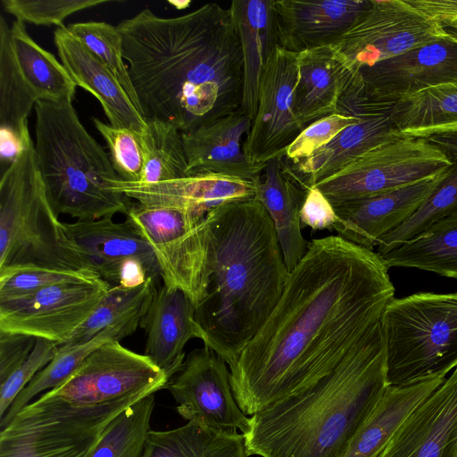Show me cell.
Instances as JSON below:
<instances>
[{"label": "cell", "instance_id": "6da1fadb", "mask_svg": "<svg viewBox=\"0 0 457 457\" xmlns=\"http://www.w3.org/2000/svg\"><path fill=\"white\" fill-rule=\"evenodd\" d=\"M394 296L373 250L338 235L309 242L273 312L229 367L241 411L253 416L332 372Z\"/></svg>", "mask_w": 457, "mask_h": 457}, {"label": "cell", "instance_id": "7a4b0ae2", "mask_svg": "<svg viewBox=\"0 0 457 457\" xmlns=\"http://www.w3.org/2000/svg\"><path fill=\"white\" fill-rule=\"evenodd\" d=\"M116 26L145 120L187 132L242 108L243 54L228 8L208 3L169 18L146 8Z\"/></svg>", "mask_w": 457, "mask_h": 457}, {"label": "cell", "instance_id": "3957f363", "mask_svg": "<svg viewBox=\"0 0 457 457\" xmlns=\"http://www.w3.org/2000/svg\"><path fill=\"white\" fill-rule=\"evenodd\" d=\"M208 282L195 319L204 345L231 367L278 304L288 277L273 222L255 198L207 215Z\"/></svg>", "mask_w": 457, "mask_h": 457}, {"label": "cell", "instance_id": "277c9868", "mask_svg": "<svg viewBox=\"0 0 457 457\" xmlns=\"http://www.w3.org/2000/svg\"><path fill=\"white\" fill-rule=\"evenodd\" d=\"M387 386L378 322L332 372L249 418L247 455L342 457Z\"/></svg>", "mask_w": 457, "mask_h": 457}, {"label": "cell", "instance_id": "5b68a950", "mask_svg": "<svg viewBox=\"0 0 457 457\" xmlns=\"http://www.w3.org/2000/svg\"><path fill=\"white\" fill-rule=\"evenodd\" d=\"M72 100L35 104V152L48 199L59 215L81 221L126 215L133 203L107 188L109 180L120 178L82 125Z\"/></svg>", "mask_w": 457, "mask_h": 457}, {"label": "cell", "instance_id": "8992f818", "mask_svg": "<svg viewBox=\"0 0 457 457\" xmlns=\"http://www.w3.org/2000/svg\"><path fill=\"white\" fill-rule=\"evenodd\" d=\"M27 265L91 270L48 199L32 138L0 180V271Z\"/></svg>", "mask_w": 457, "mask_h": 457}, {"label": "cell", "instance_id": "52a82bcc", "mask_svg": "<svg viewBox=\"0 0 457 457\" xmlns=\"http://www.w3.org/2000/svg\"><path fill=\"white\" fill-rule=\"evenodd\" d=\"M380 325L388 386L445 377L457 367V292L394 298Z\"/></svg>", "mask_w": 457, "mask_h": 457}, {"label": "cell", "instance_id": "ba28073f", "mask_svg": "<svg viewBox=\"0 0 457 457\" xmlns=\"http://www.w3.org/2000/svg\"><path fill=\"white\" fill-rule=\"evenodd\" d=\"M147 395L80 407L40 396L1 428L0 457H88L107 426Z\"/></svg>", "mask_w": 457, "mask_h": 457}, {"label": "cell", "instance_id": "9c48e42d", "mask_svg": "<svg viewBox=\"0 0 457 457\" xmlns=\"http://www.w3.org/2000/svg\"><path fill=\"white\" fill-rule=\"evenodd\" d=\"M126 219L146 240L158 262L163 285L184 291L195 307L208 282L207 216L187 209L133 204Z\"/></svg>", "mask_w": 457, "mask_h": 457}, {"label": "cell", "instance_id": "30bf717a", "mask_svg": "<svg viewBox=\"0 0 457 457\" xmlns=\"http://www.w3.org/2000/svg\"><path fill=\"white\" fill-rule=\"evenodd\" d=\"M454 162L428 138L388 139L316 186L333 204L384 193L450 170Z\"/></svg>", "mask_w": 457, "mask_h": 457}, {"label": "cell", "instance_id": "8fae6325", "mask_svg": "<svg viewBox=\"0 0 457 457\" xmlns=\"http://www.w3.org/2000/svg\"><path fill=\"white\" fill-rule=\"evenodd\" d=\"M170 378L145 353L112 340L94 350L59 386L41 396L73 406H95L166 388Z\"/></svg>", "mask_w": 457, "mask_h": 457}, {"label": "cell", "instance_id": "7c38bea8", "mask_svg": "<svg viewBox=\"0 0 457 457\" xmlns=\"http://www.w3.org/2000/svg\"><path fill=\"white\" fill-rule=\"evenodd\" d=\"M450 33L407 0H371L367 12L333 45L353 73Z\"/></svg>", "mask_w": 457, "mask_h": 457}, {"label": "cell", "instance_id": "4fadbf2b", "mask_svg": "<svg viewBox=\"0 0 457 457\" xmlns=\"http://www.w3.org/2000/svg\"><path fill=\"white\" fill-rule=\"evenodd\" d=\"M347 96L378 114L401 97L457 81V32L358 71Z\"/></svg>", "mask_w": 457, "mask_h": 457}, {"label": "cell", "instance_id": "5bb4252c", "mask_svg": "<svg viewBox=\"0 0 457 457\" xmlns=\"http://www.w3.org/2000/svg\"><path fill=\"white\" fill-rule=\"evenodd\" d=\"M111 287L102 278L61 283L0 302V331L62 345L92 314Z\"/></svg>", "mask_w": 457, "mask_h": 457}, {"label": "cell", "instance_id": "9a60e30c", "mask_svg": "<svg viewBox=\"0 0 457 457\" xmlns=\"http://www.w3.org/2000/svg\"><path fill=\"white\" fill-rule=\"evenodd\" d=\"M68 236L92 270L111 286L136 287L161 271L146 240L127 219L65 222Z\"/></svg>", "mask_w": 457, "mask_h": 457}, {"label": "cell", "instance_id": "2e32d148", "mask_svg": "<svg viewBox=\"0 0 457 457\" xmlns=\"http://www.w3.org/2000/svg\"><path fill=\"white\" fill-rule=\"evenodd\" d=\"M166 388L177 403L178 412L187 421L221 432L246 431L249 418L234 398L229 368L209 347L190 352Z\"/></svg>", "mask_w": 457, "mask_h": 457}, {"label": "cell", "instance_id": "e0dca14e", "mask_svg": "<svg viewBox=\"0 0 457 457\" xmlns=\"http://www.w3.org/2000/svg\"><path fill=\"white\" fill-rule=\"evenodd\" d=\"M297 54L277 46L262 69L258 106L244 150L256 164L286 155L287 148L303 129L293 112L297 79Z\"/></svg>", "mask_w": 457, "mask_h": 457}, {"label": "cell", "instance_id": "ac0fdd59", "mask_svg": "<svg viewBox=\"0 0 457 457\" xmlns=\"http://www.w3.org/2000/svg\"><path fill=\"white\" fill-rule=\"evenodd\" d=\"M448 171L378 195L331 204L337 218L333 229L341 237L372 250L382 237L419 208Z\"/></svg>", "mask_w": 457, "mask_h": 457}, {"label": "cell", "instance_id": "d6986e66", "mask_svg": "<svg viewBox=\"0 0 457 457\" xmlns=\"http://www.w3.org/2000/svg\"><path fill=\"white\" fill-rule=\"evenodd\" d=\"M379 457H457V367L409 415Z\"/></svg>", "mask_w": 457, "mask_h": 457}, {"label": "cell", "instance_id": "ffe728a7", "mask_svg": "<svg viewBox=\"0 0 457 457\" xmlns=\"http://www.w3.org/2000/svg\"><path fill=\"white\" fill-rule=\"evenodd\" d=\"M371 0H273L278 46L299 54L335 43L367 12Z\"/></svg>", "mask_w": 457, "mask_h": 457}, {"label": "cell", "instance_id": "44dd1931", "mask_svg": "<svg viewBox=\"0 0 457 457\" xmlns=\"http://www.w3.org/2000/svg\"><path fill=\"white\" fill-rule=\"evenodd\" d=\"M253 118L242 108L229 115L182 132L187 168V176L214 174L254 183L265 164L250 162L243 138L247 137Z\"/></svg>", "mask_w": 457, "mask_h": 457}, {"label": "cell", "instance_id": "7402d4cb", "mask_svg": "<svg viewBox=\"0 0 457 457\" xmlns=\"http://www.w3.org/2000/svg\"><path fill=\"white\" fill-rule=\"evenodd\" d=\"M107 188L144 206L183 208L203 216L225 204L255 197L253 182L214 174L186 176L157 183L116 179L107 182Z\"/></svg>", "mask_w": 457, "mask_h": 457}, {"label": "cell", "instance_id": "603a6c76", "mask_svg": "<svg viewBox=\"0 0 457 457\" xmlns=\"http://www.w3.org/2000/svg\"><path fill=\"white\" fill-rule=\"evenodd\" d=\"M54 41L61 62L71 79L100 102L109 124L142 135L146 120L112 71L67 27L54 30Z\"/></svg>", "mask_w": 457, "mask_h": 457}, {"label": "cell", "instance_id": "cb8c5ba5", "mask_svg": "<svg viewBox=\"0 0 457 457\" xmlns=\"http://www.w3.org/2000/svg\"><path fill=\"white\" fill-rule=\"evenodd\" d=\"M140 327L146 335L145 354L170 379L183 366L187 342L204 337L191 298L184 291L165 285L157 289Z\"/></svg>", "mask_w": 457, "mask_h": 457}, {"label": "cell", "instance_id": "d4e9b609", "mask_svg": "<svg viewBox=\"0 0 457 457\" xmlns=\"http://www.w3.org/2000/svg\"><path fill=\"white\" fill-rule=\"evenodd\" d=\"M254 185V198L270 217L285 264L291 271L308 248L309 242L302 234L300 220V211L307 191L299 184L293 166L286 156L268 161Z\"/></svg>", "mask_w": 457, "mask_h": 457}, {"label": "cell", "instance_id": "484cf974", "mask_svg": "<svg viewBox=\"0 0 457 457\" xmlns=\"http://www.w3.org/2000/svg\"><path fill=\"white\" fill-rule=\"evenodd\" d=\"M296 61L293 112L304 129L320 118L337 112L352 71L333 44L303 51L297 54Z\"/></svg>", "mask_w": 457, "mask_h": 457}, {"label": "cell", "instance_id": "4316f807", "mask_svg": "<svg viewBox=\"0 0 457 457\" xmlns=\"http://www.w3.org/2000/svg\"><path fill=\"white\" fill-rule=\"evenodd\" d=\"M240 39L244 62L242 109L255 116L262 69L278 46L273 0H233L228 7Z\"/></svg>", "mask_w": 457, "mask_h": 457}, {"label": "cell", "instance_id": "83f0119b", "mask_svg": "<svg viewBox=\"0 0 457 457\" xmlns=\"http://www.w3.org/2000/svg\"><path fill=\"white\" fill-rule=\"evenodd\" d=\"M400 135L389 113L362 118L345 128L307 160L291 164L307 191L368 150Z\"/></svg>", "mask_w": 457, "mask_h": 457}, {"label": "cell", "instance_id": "f1b7e54d", "mask_svg": "<svg viewBox=\"0 0 457 457\" xmlns=\"http://www.w3.org/2000/svg\"><path fill=\"white\" fill-rule=\"evenodd\" d=\"M445 378L439 377L406 386H388L342 457H379L409 415Z\"/></svg>", "mask_w": 457, "mask_h": 457}, {"label": "cell", "instance_id": "f546056e", "mask_svg": "<svg viewBox=\"0 0 457 457\" xmlns=\"http://www.w3.org/2000/svg\"><path fill=\"white\" fill-rule=\"evenodd\" d=\"M389 115L398 131L413 137L457 134V81L406 95Z\"/></svg>", "mask_w": 457, "mask_h": 457}, {"label": "cell", "instance_id": "4dcf8cb0", "mask_svg": "<svg viewBox=\"0 0 457 457\" xmlns=\"http://www.w3.org/2000/svg\"><path fill=\"white\" fill-rule=\"evenodd\" d=\"M376 253L388 269L414 268L457 279V213L410 240Z\"/></svg>", "mask_w": 457, "mask_h": 457}, {"label": "cell", "instance_id": "1f68e13d", "mask_svg": "<svg viewBox=\"0 0 457 457\" xmlns=\"http://www.w3.org/2000/svg\"><path fill=\"white\" fill-rule=\"evenodd\" d=\"M141 457H248L242 434L221 432L196 421L150 430Z\"/></svg>", "mask_w": 457, "mask_h": 457}, {"label": "cell", "instance_id": "d6a6232c", "mask_svg": "<svg viewBox=\"0 0 457 457\" xmlns=\"http://www.w3.org/2000/svg\"><path fill=\"white\" fill-rule=\"evenodd\" d=\"M11 44L21 74L37 101L73 99L76 84L62 62L30 37L25 22L12 23Z\"/></svg>", "mask_w": 457, "mask_h": 457}, {"label": "cell", "instance_id": "836d02e7", "mask_svg": "<svg viewBox=\"0 0 457 457\" xmlns=\"http://www.w3.org/2000/svg\"><path fill=\"white\" fill-rule=\"evenodd\" d=\"M157 280L148 278L136 287L112 286L92 314L73 332L66 345L84 343L110 327L132 335L146 315L157 291Z\"/></svg>", "mask_w": 457, "mask_h": 457}, {"label": "cell", "instance_id": "e575fe53", "mask_svg": "<svg viewBox=\"0 0 457 457\" xmlns=\"http://www.w3.org/2000/svg\"><path fill=\"white\" fill-rule=\"evenodd\" d=\"M129 336L123 328L110 327L87 342L59 345L54 359L20 393L4 417L0 420V428L8 424L20 410L31 403L37 395L52 390L65 382L97 347L109 341H120Z\"/></svg>", "mask_w": 457, "mask_h": 457}, {"label": "cell", "instance_id": "d590c367", "mask_svg": "<svg viewBox=\"0 0 457 457\" xmlns=\"http://www.w3.org/2000/svg\"><path fill=\"white\" fill-rule=\"evenodd\" d=\"M37 100L25 83L11 44V27L0 16V128L22 140L30 136L28 116Z\"/></svg>", "mask_w": 457, "mask_h": 457}, {"label": "cell", "instance_id": "8d00e7d4", "mask_svg": "<svg viewBox=\"0 0 457 457\" xmlns=\"http://www.w3.org/2000/svg\"><path fill=\"white\" fill-rule=\"evenodd\" d=\"M146 120L141 135L145 168L140 182L157 183L187 176V157L179 129L156 119Z\"/></svg>", "mask_w": 457, "mask_h": 457}, {"label": "cell", "instance_id": "74e56055", "mask_svg": "<svg viewBox=\"0 0 457 457\" xmlns=\"http://www.w3.org/2000/svg\"><path fill=\"white\" fill-rule=\"evenodd\" d=\"M149 395L119 414L106 428L88 457H141L154 407Z\"/></svg>", "mask_w": 457, "mask_h": 457}, {"label": "cell", "instance_id": "f35d334b", "mask_svg": "<svg viewBox=\"0 0 457 457\" xmlns=\"http://www.w3.org/2000/svg\"><path fill=\"white\" fill-rule=\"evenodd\" d=\"M457 213V161L447 175L401 225L381 237L378 250L410 240L436 222ZM377 250V251H378Z\"/></svg>", "mask_w": 457, "mask_h": 457}, {"label": "cell", "instance_id": "ab89813d", "mask_svg": "<svg viewBox=\"0 0 457 457\" xmlns=\"http://www.w3.org/2000/svg\"><path fill=\"white\" fill-rule=\"evenodd\" d=\"M67 29L112 71L140 112L128 65L124 62L122 37L117 26L104 21H85L69 24Z\"/></svg>", "mask_w": 457, "mask_h": 457}, {"label": "cell", "instance_id": "60d3db41", "mask_svg": "<svg viewBox=\"0 0 457 457\" xmlns=\"http://www.w3.org/2000/svg\"><path fill=\"white\" fill-rule=\"evenodd\" d=\"M101 278L92 270L49 269L33 265L0 271V302L34 294L61 283L90 281Z\"/></svg>", "mask_w": 457, "mask_h": 457}, {"label": "cell", "instance_id": "b9f144b4", "mask_svg": "<svg viewBox=\"0 0 457 457\" xmlns=\"http://www.w3.org/2000/svg\"><path fill=\"white\" fill-rule=\"evenodd\" d=\"M93 122L107 144L111 161L119 178L140 182L145 168V152L141 135L132 129L115 128L93 118Z\"/></svg>", "mask_w": 457, "mask_h": 457}, {"label": "cell", "instance_id": "7bdbcfd3", "mask_svg": "<svg viewBox=\"0 0 457 457\" xmlns=\"http://www.w3.org/2000/svg\"><path fill=\"white\" fill-rule=\"evenodd\" d=\"M111 0H2L4 11L17 21L36 25L62 27L64 20L74 12Z\"/></svg>", "mask_w": 457, "mask_h": 457}, {"label": "cell", "instance_id": "ee69618b", "mask_svg": "<svg viewBox=\"0 0 457 457\" xmlns=\"http://www.w3.org/2000/svg\"><path fill=\"white\" fill-rule=\"evenodd\" d=\"M360 120L340 112L320 118L300 132L287 148L285 156L292 164L303 162L329 143L345 128Z\"/></svg>", "mask_w": 457, "mask_h": 457}, {"label": "cell", "instance_id": "f6af8a7d", "mask_svg": "<svg viewBox=\"0 0 457 457\" xmlns=\"http://www.w3.org/2000/svg\"><path fill=\"white\" fill-rule=\"evenodd\" d=\"M58 348L59 345L54 342L37 338L29 357L0 382V420L4 417L20 393L54 359Z\"/></svg>", "mask_w": 457, "mask_h": 457}, {"label": "cell", "instance_id": "bcb514c9", "mask_svg": "<svg viewBox=\"0 0 457 457\" xmlns=\"http://www.w3.org/2000/svg\"><path fill=\"white\" fill-rule=\"evenodd\" d=\"M337 219L334 207L328 199L316 186H312L307 190L300 211L302 226L313 230H332Z\"/></svg>", "mask_w": 457, "mask_h": 457}, {"label": "cell", "instance_id": "7dc6e473", "mask_svg": "<svg viewBox=\"0 0 457 457\" xmlns=\"http://www.w3.org/2000/svg\"><path fill=\"white\" fill-rule=\"evenodd\" d=\"M37 338L0 331V382H3L30 354Z\"/></svg>", "mask_w": 457, "mask_h": 457}, {"label": "cell", "instance_id": "c3c4849f", "mask_svg": "<svg viewBox=\"0 0 457 457\" xmlns=\"http://www.w3.org/2000/svg\"><path fill=\"white\" fill-rule=\"evenodd\" d=\"M418 12L445 28L457 20V0H407Z\"/></svg>", "mask_w": 457, "mask_h": 457}, {"label": "cell", "instance_id": "681fc988", "mask_svg": "<svg viewBox=\"0 0 457 457\" xmlns=\"http://www.w3.org/2000/svg\"><path fill=\"white\" fill-rule=\"evenodd\" d=\"M29 138L30 136L22 140L12 130L0 128V157L3 167L5 165L7 169L16 160Z\"/></svg>", "mask_w": 457, "mask_h": 457}, {"label": "cell", "instance_id": "f907efd6", "mask_svg": "<svg viewBox=\"0 0 457 457\" xmlns=\"http://www.w3.org/2000/svg\"><path fill=\"white\" fill-rule=\"evenodd\" d=\"M428 139L443 149L453 162L457 161V134L434 136Z\"/></svg>", "mask_w": 457, "mask_h": 457}, {"label": "cell", "instance_id": "816d5d0a", "mask_svg": "<svg viewBox=\"0 0 457 457\" xmlns=\"http://www.w3.org/2000/svg\"><path fill=\"white\" fill-rule=\"evenodd\" d=\"M446 27L453 28V29L457 30V20L449 23Z\"/></svg>", "mask_w": 457, "mask_h": 457}]
</instances>
